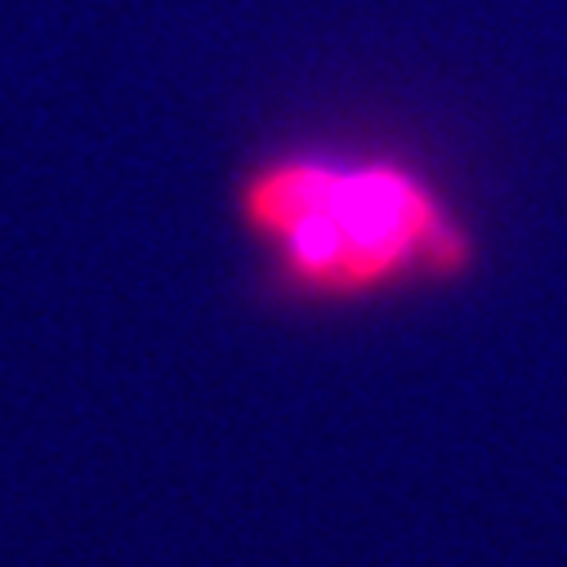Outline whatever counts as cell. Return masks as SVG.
Here are the masks:
<instances>
[{
  "mask_svg": "<svg viewBox=\"0 0 567 567\" xmlns=\"http://www.w3.org/2000/svg\"><path fill=\"white\" fill-rule=\"evenodd\" d=\"M233 219L272 291L313 309L447 291L483 255L465 206L430 166L371 144L250 157L233 184Z\"/></svg>",
  "mask_w": 567,
  "mask_h": 567,
  "instance_id": "obj_1",
  "label": "cell"
}]
</instances>
